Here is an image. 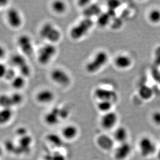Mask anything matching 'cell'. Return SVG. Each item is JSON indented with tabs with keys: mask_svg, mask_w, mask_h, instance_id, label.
Segmentation results:
<instances>
[{
	"mask_svg": "<svg viewBox=\"0 0 160 160\" xmlns=\"http://www.w3.org/2000/svg\"><path fill=\"white\" fill-rule=\"evenodd\" d=\"M93 26V22L91 18H84L72 28L70 32V36L74 40L81 39L86 35Z\"/></svg>",
	"mask_w": 160,
	"mask_h": 160,
	"instance_id": "cell-1",
	"label": "cell"
},
{
	"mask_svg": "<svg viewBox=\"0 0 160 160\" xmlns=\"http://www.w3.org/2000/svg\"><path fill=\"white\" fill-rule=\"evenodd\" d=\"M108 61V55L104 51L98 52L92 60L89 61L86 66L87 72L94 74L99 71L106 65Z\"/></svg>",
	"mask_w": 160,
	"mask_h": 160,
	"instance_id": "cell-2",
	"label": "cell"
},
{
	"mask_svg": "<svg viewBox=\"0 0 160 160\" xmlns=\"http://www.w3.org/2000/svg\"><path fill=\"white\" fill-rule=\"evenodd\" d=\"M41 38L52 42H58L61 37L60 31L51 23H46L39 31Z\"/></svg>",
	"mask_w": 160,
	"mask_h": 160,
	"instance_id": "cell-3",
	"label": "cell"
},
{
	"mask_svg": "<svg viewBox=\"0 0 160 160\" xmlns=\"http://www.w3.org/2000/svg\"><path fill=\"white\" fill-rule=\"evenodd\" d=\"M57 52L56 47L52 44H46L41 47L38 53V61L42 65L48 64Z\"/></svg>",
	"mask_w": 160,
	"mask_h": 160,
	"instance_id": "cell-4",
	"label": "cell"
},
{
	"mask_svg": "<svg viewBox=\"0 0 160 160\" xmlns=\"http://www.w3.org/2000/svg\"><path fill=\"white\" fill-rule=\"evenodd\" d=\"M138 147L140 153L143 157L152 156L157 150L156 143L148 136H144L139 140Z\"/></svg>",
	"mask_w": 160,
	"mask_h": 160,
	"instance_id": "cell-5",
	"label": "cell"
},
{
	"mask_svg": "<svg viewBox=\"0 0 160 160\" xmlns=\"http://www.w3.org/2000/svg\"><path fill=\"white\" fill-rule=\"evenodd\" d=\"M12 64L17 67L21 75L23 77H29L31 74V68L26 59L22 55L14 54L11 58Z\"/></svg>",
	"mask_w": 160,
	"mask_h": 160,
	"instance_id": "cell-6",
	"label": "cell"
},
{
	"mask_svg": "<svg viewBox=\"0 0 160 160\" xmlns=\"http://www.w3.org/2000/svg\"><path fill=\"white\" fill-rule=\"evenodd\" d=\"M50 77L57 84L67 86L71 83V78L66 72L60 68H56L50 73Z\"/></svg>",
	"mask_w": 160,
	"mask_h": 160,
	"instance_id": "cell-7",
	"label": "cell"
},
{
	"mask_svg": "<svg viewBox=\"0 0 160 160\" xmlns=\"http://www.w3.org/2000/svg\"><path fill=\"white\" fill-rule=\"evenodd\" d=\"M94 94L99 101H108L113 103L118 98L117 93L115 91L104 88L95 89Z\"/></svg>",
	"mask_w": 160,
	"mask_h": 160,
	"instance_id": "cell-8",
	"label": "cell"
},
{
	"mask_svg": "<svg viewBox=\"0 0 160 160\" xmlns=\"http://www.w3.org/2000/svg\"><path fill=\"white\" fill-rule=\"evenodd\" d=\"M118 115L114 112L104 113L100 120V124L103 129L110 130L113 128L118 122Z\"/></svg>",
	"mask_w": 160,
	"mask_h": 160,
	"instance_id": "cell-9",
	"label": "cell"
},
{
	"mask_svg": "<svg viewBox=\"0 0 160 160\" xmlns=\"http://www.w3.org/2000/svg\"><path fill=\"white\" fill-rule=\"evenodd\" d=\"M17 44L23 53L27 56H30L33 53V46L32 40L29 36L21 35L17 39Z\"/></svg>",
	"mask_w": 160,
	"mask_h": 160,
	"instance_id": "cell-10",
	"label": "cell"
},
{
	"mask_svg": "<svg viewBox=\"0 0 160 160\" xmlns=\"http://www.w3.org/2000/svg\"><path fill=\"white\" fill-rule=\"evenodd\" d=\"M132 148L128 142L120 143L114 151V157L117 160H125L131 154Z\"/></svg>",
	"mask_w": 160,
	"mask_h": 160,
	"instance_id": "cell-11",
	"label": "cell"
},
{
	"mask_svg": "<svg viewBox=\"0 0 160 160\" xmlns=\"http://www.w3.org/2000/svg\"><path fill=\"white\" fill-rule=\"evenodd\" d=\"M6 17L9 26L17 29L20 27L22 24V19L19 12L14 8L8 9L6 14Z\"/></svg>",
	"mask_w": 160,
	"mask_h": 160,
	"instance_id": "cell-12",
	"label": "cell"
},
{
	"mask_svg": "<svg viewBox=\"0 0 160 160\" xmlns=\"http://www.w3.org/2000/svg\"><path fill=\"white\" fill-rule=\"evenodd\" d=\"M78 134V128L73 124L66 125L63 128L61 131L62 138L68 141H72L75 139Z\"/></svg>",
	"mask_w": 160,
	"mask_h": 160,
	"instance_id": "cell-13",
	"label": "cell"
},
{
	"mask_svg": "<svg viewBox=\"0 0 160 160\" xmlns=\"http://www.w3.org/2000/svg\"><path fill=\"white\" fill-rule=\"evenodd\" d=\"M54 93L48 89H44L38 92L36 95V101L41 104H48L54 100Z\"/></svg>",
	"mask_w": 160,
	"mask_h": 160,
	"instance_id": "cell-14",
	"label": "cell"
},
{
	"mask_svg": "<svg viewBox=\"0 0 160 160\" xmlns=\"http://www.w3.org/2000/svg\"><path fill=\"white\" fill-rule=\"evenodd\" d=\"M60 118V108L58 107H54L46 114L44 120L46 124L53 126L58 123Z\"/></svg>",
	"mask_w": 160,
	"mask_h": 160,
	"instance_id": "cell-15",
	"label": "cell"
},
{
	"mask_svg": "<svg viewBox=\"0 0 160 160\" xmlns=\"http://www.w3.org/2000/svg\"><path fill=\"white\" fill-rule=\"evenodd\" d=\"M114 63L117 68L125 70L131 66L132 60L129 56L125 54H120L115 58Z\"/></svg>",
	"mask_w": 160,
	"mask_h": 160,
	"instance_id": "cell-16",
	"label": "cell"
},
{
	"mask_svg": "<svg viewBox=\"0 0 160 160\" xmlns=\"http://www.w3.org/2000/svg\"><path fill=\"white\" fill-rule=\"evenodd\" d=\"M128 133L127 128L123 127H119L116 128L113 132V139L120 143L127 142Z\"/></svg>",
	"mask_w": 160,
	"mask_h": 160,
	"instance_id": "cell-17",
	"label": "cell"
},
{
	"mask_svg": "<svg viewBox=\"0 0 160 160\" xmlns=\"http://www.w3.org/2000/svg\"><path fill=\"white\" fill-rule=\"evenodd\" d=\"M97 142L98 146L104 150H109L113 147V139L110 136L106 135L99 136L97 139Z\"/></svg>",
	"mask_w": 160,
	"mask_h": 160,
	"instance_id": "cell-18",
	"label": "cell"
},
{
	"mask_svg": "<svg viewBox=\"0 0 160 160\" xmlns=\"http://www.w3.org/2000/svg\"><path fill=\"white\" fill-rule=\"evenodd\" d=\"M86 18H91L95 16L100 15L101 9L98 4H91L87 6L83 12Z\"/></svg>",
	"mask_w": 160,
	"mask_h": 160,
	"instance_id": "cell-19",
	"label": "cell"
},
{
	"mask_svg": "<svg viewBox=\"0 0 160 160\" xmlns=\"http://www.w3.org/2000/svg\"><path fill=\"white\" fill-rule=\"evenodd\" d=\"M13 116L12 108H2L0 110V125H5L9 122Z\"/></svg>",
	"mask_w": 160,
	"mask_h": 160,
	"instance_id": "cell-20",
	"label": "cell"
},
{
	"mask_svg": "<svg viewBox=\"0 0 160 160\" xmlns=\"http://www.w3.org/2000/svg\"><path fill=\"white\" fill-rule=\"evenodd\" d=\"M139 97L144 100H149L152 97L153 92L150 87L143 85L141 86L138 91Z\"/></svg>",
	"mask_w": 160,
	"mask_h": 160,
	"instance_id": "cell-21",
	"label": "cell"
},
{
	"mask_svg": "<svg viewBox=\"0 0 160 160\" xmlns=\"http://www.w3.org/2000/svg\"><path fill=\"white\" fill-rule=\"evenodd\" d=\"M52 8L57 14H63L67 10V4L62 1H55L52 4Z\"/></svg>",
	"mask_w": 160,
	"mask_h": 160,
	"instance_id": "cell-22",
	"label": "cell"
},
{
	"mask_svg": "<svg viewBox=\"0 0 160 160\" xmlns=\"http://www.w3.org/2000/svg\"><path fill=\"white\" fill-rule=\"evenodd\" d=\"M113 102L108 101H100L97 104L98 110L104 113H106L111 111L113 106Z\"/></svg>",
	"mask_w": 160,
	"mask_h": 160,
	"instance_id": "cell-23",
	"label": "cell"
},
{
	"mask_svg": "<svg viewBox=\"0 0 160 160\" xmlns=\"http://www.w3.org/2000/svg\"><path fill=\"white\" fill-rule=\"evenodd\" d=\"M11 82L12 88L16 90L22 89L26 84V80L22 76H16Z\"/></svg>",
	"mask_w": 160,
	"mask_h": 160,
	"instance_id": "cell-24",
	"label": "cell"
},
{
	"mask_svg": "<svg viewBox=\"0 0 160 160\" xmlns=\"http://www.w3.org/2000/svg\"><path fill=\"white\" fill-rule=\"evenodd\" d=\"M0 106L2 108H11L13 106L10 95L6 94L0 95Z\"/></svg>",
	"mask_w": 160,
	"mask_h": 160,
	"instance_id": "cell-25",
	"label": "cell"
},
{
	"mask_svg": "<svg viewBox=\"0 0 160 160\" xmlns=\"http://www.w3.org/2000/svg\"><path fill=\"white\" fill-rule=\"evenodd\" d=\"M149 21L153 24L160 22V10L159 9H152L148 15Z\"/></svg>",
	"mask_w": 160,
	"mask_h": 160,
	"instance_id": "cell-26",
	"label": "cell"
},
{
	"mask_svg": "<svg viewBox=\"0 0 160 160\" xmlns=\"http://www.w3.org/2000/svg\"><path fill=\"white\" fill-rule=\"evenodd\" d=\"M111 18L112 17L108 12H104L98 16L97 22L98 23V26H101L102 27H104L108 24Z\"/></svg>",
	"mask_w": 160,
	"mask_h": 160,
	"instance_id": "cell-27",
	"label": "cell"
},
{
	"mask_svg": "<svg viewBox=\"0 0 160 160\" xmlns=\"http://www.w3.org/2000/svg\"><path fill=\"white\" fill-rule=\"evenodd\" d=\"M11 100L12 101V105L14 106H17L21 104L23 101L22 95L18 92H15L11 94Z\"/></svg>",
	"mask_w": 160,
	"mask_h": 160,
	"instance_id": "cell-28",
	"label": "cell"
},
{
	"mask_svg": "<svg viewBox=\"0 0 160 160\" xmlns=\"http://www.w3.org/2000/svg\"><path fill=\"white\" fill-rule=\"evenodd\" d=\"M153 61L157 68H160V46H158L155 49Z\"/></svg>",
	"mask_w": 160,
	"mask_h": 160,
	"instance_id": "cell-29",
	"label": "cell"
},
{
	"mask_svg": "<svg viewBox=\"0 0 160 160\" xmlns=\"http://www.w3.org/2000/svg\"><path fill=\"white\" fill-rule=\"evenodd\" d=\"M107 5L109 9L115 11L121 5V2L119 1H109L107 3Z\"/></svg>",
	"mask_w": 160,
	"mask_h": 160,
	"instance_id": "cell-30",
	"label": "cell"
},
{
	"mask_svg": "<svg viewBox=\"0 0 160 160\" xmlns=\"http://www.w3.org/2000/svg\"><path fill=\"white\" fill-rule=\"evenodd\" d=\"M151 119L153 122L157 125H160V112H154L152 115Z\"/></svg>",
	"mask_w": 160,
	"mask_h": 160,
	"instance_id": "cell-31",
	"label": "cell"
},
{
	"mask_svg": "<svg viewBox=\"0 0 160 160\" xmlns=\"http://www.w3.org/2000/svg\"><path fill=\"white\" fill-rule=\"evenodd\" d=\"M16 76L15 75V72L14 71V70L12 69H8L5 78H6L7 80L12 81Z\"/></svg>",
	"mask_w": 160,
	"mask_h": 160,
	"instance_id": "cell-32",
	"label": "cell"
},
{
	"mask_svg": "<svg viewBox=\"0 0 160 160\" xmlns=\"http://www.w3.org/2000/svg\"><path fill=\"white\" fill-rule=\"evenodd\" d=\"M8 68L3 63H0V79L4 78L6 75Z\"/></svg>",
	"mask_w": 160,
	"mask_h": 160,
	"instance_id": "cell-33",
	"label": "cell"
},
{
	"mask_svg": "<svg viewBox=\"0 0 160 160\" xmlns=\"http://www.w3.org/2000/svg\"><path fill=\"white\" fill-rule=\"evenodd\" d=\"M6 55V51L3 46L0 45V59H3Z\"/></svg>",
	"mask_w": 160,
	"mask_h": 160,
	"instance_id": "cell-34",
	"label": "cell"
},
{
	"mask_svg": "<svg viewBox=\"0 0 160 160\" xmlns=\"http://www.w3.org/2000/svg\"><path fill=\"white\" fill-rule=\"evenodd\" d=\"M90 2L89 1H79L78 2V5H79L81 7H85V6L88 5Z\"/></svg>",
	"mask_w": 160,
	"mask_h": 160,
	"instance_id": "cell-35",
	"label": "cell"
},
{
	"mask_svg": "<svg viewBox=\"0 0 160 160\" xmlns=\"http://www.w3.org/2000/svg\"><path fill=\"white\" fill-rule=\"evenodd\" d=\"M8 3V1L6 0H0V8L6 6Z\"/></svg>",
	"mask_w": 160,
	"mask_h": 160,
	"instance_id": "cell-36",
	"label": "cell"
},
{
	"mask_svg": "<svg viewBox=\"0 0 160 160\" xmlns=\"http://www.w3.org/2000/svg\"><path fill=\"white\" fill-rule=\"evenodd\" d=\"M1 154H2L1 150V149H0V156H1Z\"/></svg>",
	"mask_w": 160,
	"mask_h": 160,
	"instance_id": "cell-37",
	"label": "cell"
}]
</instances>
